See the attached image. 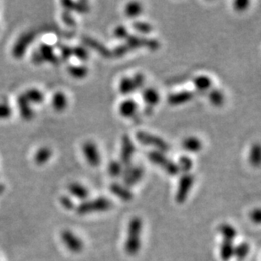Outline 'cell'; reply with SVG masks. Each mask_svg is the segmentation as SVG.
Returning a JSON list of instances; mask_svg holds the SVG:
<instances>
[{"label": "cell", "mask_w": 261, "mask_h": 261, "mask_svg": "<svg viewBox=\"0 0 261 261\" xmlns=\"http://www.w3.org/2000/svg\"><path fill=\"white\" fill-rule=\"evenodd\" d=\"M219 232L223 237L225 241L233 242L237 236V231L233 226L228 223L221 224L219 227Z\"/></svg>", "instance_id": "24"}, {"label": "cell", "mask_w": 261, "mask_h": 261, "mask_svg": "<svg viewBox=\"0 0 261 261\" xmlns=\"http://www.w3.org/2000/svg\"><path fill=\"white\" fill-rule=\"evenodd\" d=\"M62 242L70 253L78 254L84 250L85 244L83 240L70 230H64L60 234Z\"/></svg>", "instance_id": "7"}, {"label": "cell", "mask_w": 261, "mask_h": 261, "mask_svg": "<svg viewBox=\"0 0 261 261\" xmlns=\"http://www.w3.org/2000/svg\"><path fill=\"white\" fill-rule=\"evenodd\" d=\"M126 43L132 51L138 48H147L150 51H157L161 47L159 41L157 39L145 38L136 35H129L126 39Z\"/></svg>", "instance_id": "5"}, {"label": "cell", "mask_w": 261, "mask_h": 261, "mask_svg": "<svg viewBox=\"0 0 261 261\" xmlns=\"http://www.w3.org/2000/svg\"><path fill=\"white\" fill-rule=\"evenodd\" d=\"M72 54L74 56L76 57L80 61H87L90 57L88 50L85 47L83 46H76L75 48H72Z\"/></svg>", "instance_id": "36"}, {"label": "cell", "mask_w": 261, "mask_h": 261, "mask_svg": "<svg viewBox=\"0 0 261 261\" xmlns=\"http://www.w3.org/2000/svg\"><path fill=\"white\" fill-rule=\"evenodd\" d=\"M182 146L187 152L196 153L202 149V142L196 136H189L183 141Z\"/></svg>", "instance_id": "18"}, {"label": "cell", "mask_w": 261, "mask_h": 261, "mask_svg": "<svg viewBox=\"0 0 261 261\" xmlns=\"http://www.w3.org/2000/svg\"><path fill=\"white\" fill-rule=\"evenodd\" d=\"M250 218L253 223L259 224L261 220V213L259 209H255L251 212Z\"/></svg>", "instance_id": "46"}, {"label": "cell", "mask_w": 261, "mask_h": 261, "mask_svg": "<svg viewBox=\"0 0 261 261\" xmlns=\"http://www.w3.org/2000/svg\"><path fill=\"white\" fill-rule=\"evenodd\" d=\"M68 73L75 79L82 80L88 75L89 69L85 65H69Z\"/></svg>", "instance_id": "26"}, {"label": "cell", "mask_w": 261, "mask_h": 261, "mask_svg": "<svg viewBox=\"0 0 261 261\" xmlns=\"http://www.w3.org/2000/svg\"><path fill=\"white\" fill-rule=\"evenodd\" d=\"M220 255L223 261H229L234 257V245L232 242L224 240L220 248Z\"/></svg>", "instance_id": "27"}, {"label": "cell", "mask_w": 261, "mask_h": 261, "mask_svg": "<svg viewBox=\"0 0 261 261\" xmlns=\"http://www.w3.org/2000/svg\"><path fill=\"white\" fill-rule=\"evenodd\" d=\"M12 115V109L7 104H0V119H7Z\"/></svg>", "instance_id": "42"}, {"label": "cell", "mask_w": 261, "mask_h": 261, "mask_svg": "<svg viewBox=\"0 0 261 261\" xmlns=\"http://www.w3.org/2000/svg\"><path fill=\"white\" fill-rule=\"evenodd\" d=\"M35 35L32 32L26 33L22 35V37L17 40L16 44L14 46L12 54L16 59H21L24 56V54L27 52V48L29 47L30 44L32 43V41L34 39Z\"/></svg>", "instance_id": "11"}, {"label": "cell", "mask_w": 261, "mask_h": 261, "mask_svg": "<svg viewBox=\"0 0 261 261\" xmlns=\"http://www.w3.org/2000/svg\"><path fill=\"white\" fill-rule=\"evenodd\" d=\"M142 98L144 100L145 103L148 105V107H153L159 103L160 95L156 89L148 87L145 89L142 92Z\"/></svg>", "instance_id": "17"}, {"label": "cell", "mask_w": 261, "mask_h": 261, "mask_svg": "<svg viewBox=\"0 0 261 261\" xmlns=\"http://www.w3.org/2000/svg\"><path fill=\"white\" fill-rule=\"evenodd\" d=\"M209 100L214 107H220L225 102V96H224L223 92L218 89H213L209 93Z\"/></svg>", "instance_id": "31"}, {"label": "cell", "mask_w": 261, "mask_h": 261, "mask_svg": "<svg viewBox=\"0 0 261 261\" xmlns=\"http://www.w3.org/2000/svg\"><path fill=\"white\" fill-rule=\"evenodd\" d=\"M250 253V245L243 242L234 247V257L238 260H244Z\"/></svg>", "instance_id": "30"}, {"label": "cell", "mask_w": 261, "mask_h": 261, "mask_svg": "<svg viewBox=\"0 0 261 261\" xmlns=\"http://www.w3.org/2000/svg\"><path fill=\"white\" fill-rule=\"evenodd\" d=\"M60 50H61V55L63 59H69L70 57L72 56V48L68 47V46L62 45L60 47Z\"/></svg>", "instance_id": "45"}, {"label": "cell", "mask_w": 261, "mask_h": 261, "mask_svg": "<svg viewBox=\"0 0 261 261\" xmlns=\"http://www.w3.org/2000/svg\"><path fill=\"white\" fill-rule=\"evenodd\" d=\"M136 138L142 145L153 147L159 152H167L170 150L169 145L164 139L147 131H138L136 133Z\"/></svg>", "instance_id": "4"}, {"label": "cell", "mask_w": 261, "mask_h": 261, "mask_svg": "<svg viewBox=\"0 0 261 261\" xmlns=\"http://www.w3.org/2000/svg\"><path fill=\"white\" fill-rule=\"evenodd\" d=\"M118 90H119L120 93L123 96L128 95V94L132 93L134 91H136L132 79L129 77L122 78L120 80L119 85H118Z\"/></svg>", "instance_id": "32"}, {"label": "cell", "mask_w": 261, "mask_h": 261, "mask_svg": "<svg viewBox=\"0 0 261 261\" xmlns=\"http://www.w3.org/2000/svg\"><path fill=\"white\" fill-rule=\"evenodd\" d=\"M250 2L248 0H237L233 3V8L235 9V11L242 12L248 8Z\"/></svg>", "instance_id": "43"}, {"label": "cell", "mask_w": 261, "mask_h": 261, "mask_svg": "<svg viewBox=\"0 0 261 261\" xmlns=\"http://www.w3.org/2000/svg\"><path fill=\"white\" fill-rule=\"evenodd\" d=\"M39 55L42 58L43 62H50V63H57L58 62V58L54 54V48L48 44L43 43L40 46V50H39Z\"/></svg>", "instance_id": "23"}, {"label": "cell", "mask_w": 261, "mask_h": 261, "mask_svg": "<svg viewBox=\"0 0 261 261\" xmlns=\"http://www.w3.org/2000/svg\"><path fill=\"white\" fill-rule=\"evenodd\" d=\"M144 176V169L140 166H128L126 169H123V184L125 186H135L142 181Z\"/></svg>", "instance_id": "8"}, {"label": "cell", "mask_w": 261, "mask_h": 261, "mask_svg": "<svg viewBox=\"0 0 261 261\" xmlns=\"http://www.w3.org/2000/svg\"><path fill=\"white\" fill-rule=\"evenodd\" d=\"M112 202L109 199L99 197L94 200H85L76 207V212L80 216L92 213H101L111 210Z\"/></svg>", "instance_id": "2"}, {"label": "cell", "mask_w": 261, "mask_h": 261, "mask_svg": "<svg viewBox=\"0 0 261 261\" xmlns=\"http://www.w3.org/2000/svg\"><path fill=\"white\" fill-rule=\"evenodd\" d=\"M148 158L153 164L163 168V170L171 176H176L179 174V169L177 163L167 158L163 152L153 150L148 153Z\"/></svg>", "instance_id": "3"}, {"label": "cell", "mask_w": 261, "mask_h": 261, "mask_svg": "<svg viewBox=\"0 0 261 261\" xmlns=\"http://www.w3.org/2000/svg\"><path fill=\"white\" fill-rule=\"evenodd\" d=\"M136 152V147L128 135H123L121 145V163L123 166L128 167L131 165L132 158Z\"/></svg>", "instance_id": "10"}, {"label": "cell", "mask_w": 261, "mask_h": 261, "mask_svg": "<svg viewBox=\"0 0 261 261\" xmlns=\"http://www.w3.org/2000/svg\"><path fill=\"white\" fill-rule=\"evenodd\" d=\"M68 189L70 195L80 200H86L90 195L88 189L80 183H72L69 184Z\"/></svg>", "instance_id": "16"}, {"label": "cell", "mask_w": 261, "mask_h": 261, "mask_svg": "<svg viewBox=\"0 0 261 261\" xmlns=\"http://www.w3.org/2000/svg\"><path fill=\"white\" fill-rule=\"evenodd\" d=\"M53 152L48 147H41L35 153L34 161L37 165L42 166L48 163L49 159L52 158Z\"/></svg>", "instance_id": "22"}, {"label": "cell", "mask_w": 261, "mask_h": 261, "mask_svg": "<svg viewBox=\"0 0 261 261\" xmlns=\"http://www.w3.org/2000/svg\"><path fill=\"white\" fill-rule=\"evenodd\" d=\"M17 105L19 106L20 112L22 117L26 120L32 119L34 112L32 107H30L29 101H27L24 95H22L18 97Z\"/></svg>", "instance_id": "20"}, {"label": "cell", "mask_w": 261, "mask_h": 261, "mask_svg": "<svg viewBox=\"0 0 261 261\" xmlns=\"http://www.w3.org/2000/svg\"><path fill=\"white\" fill-rule=\"evenodd\" d=\"M195 96V93H193L192 91H179L177 93L171 94L170 96H168V101L172 106H179L192 101Z\"/></svg>", "instance_id": "14"}, {"label": "cell", "mask_w": 261, "mask_h": 261, "mask_svg": "<svg viewBox=\"0 0 261 261\" xmlns=\"http://www.w3.org/2000/svg\"><path fill=\"white\" fill-rule=\"evenodd\" d=\"M143 221L139 216H134L128 222L127 239L124 243V251L129 256H135L142 248V235Z\"/></svg>", "instance_id": "1"}, {"label": "cell", "mask_w": 261, "mask_h": 261, "mask_svg": "<svg viewBox=\"0 0 261 261\" xmlns=\"http://www.w3.org/2000/svg\"><path fill=\"white\" fill-rule=\"evenodd\" d=\"M82 152L87 163L91 167H98L101 164V158L97 146L93 142L88 141L82 146Z\"/></svg>", "instance_id": "9"}, {"label": "cell", "mask_w": 261, "mask_h": 261, "mask_svg": "<svg viewBox=\"0 0 261 261\" xmlns=\"http://www.w3.org/2000/svg\"><path fill=\"white\" fill-rule=\"evenodd\" d=\"M52 105L57 112H63L68 106V97L64 92L57 91L52 99Z\"/></svg>", "instance_id": "21"}, {"label": "cell", "mask_w": 261, "mask_h": 261, "mask_svg": "<svg viewBox=\"0 0 261 261\" xmlns=\"http://www.w3.org/2000/svg\"><path fill=\"white\" fill-rule=\"evenodd\" d=\"M62 5L64 6V8L66 11H76L79 13L85 14L90 11V6L89 4L85 1H80V2H74V1H63Z\"/></svg>", "instance_id": "19"}, {"label": "cell", "mask_w": 261, "mask_h": 261, "mask_svg": "<svg viewBox=\"0 0 261 261\" xmlns=\"http://www.w3.org/2000/svg\"><path fill=\"white\" fill-rule=\"evenodd\" d=\"M62 20H63L64 23H65L69 27H75L76 25L75 17L73 16L70 11H66V10L62 14Z\"/></svg>", "instance_id": "40"}, {"label": "cell", "mask_w": 261, "mask_h": 261, "mask_svg": "<svg viewBox=\"0 0 261 261\" xmlns=\"http://www.w3.org/2000/svg\"><path fill=\"white\" fill-rule=\"evenodd\" d=\"M137 108H138V106L136 101L132 99H126L120 103L118 112L122 117L130 118L136 114Z\"/></svg>", "instance_id": "15"}, {"label": "cell", "mask_w": 261, "mask_h": 261, "mask_svg": "<svg viewBox=\"0 0 261 261\" xmlns=\"http://www.w3.org/2000/svg\"><path fill=\"white\" fill-rule=\"evenodd\" d=\"M23 95H24L27 101H29L30 104L39 105V104L43 103V101H44V99H45L43 92L40 90L36 88L27 90Z\"/></svg>", "instance_id": "25"}, {"label": "cell", "mask_w": 261, "mask_h": 261, "mask_svg": "<svg viewBox=\"0 0 261 261\" xmlns=\"http://www.w3.org/2000/svg\"><path fill=\"white\" fill-rule=\"evenodd\" d=\"M177 165L179 167V172L181 171L184 173H189V171L192 169L194 164H193V161L191 158L184 155V156L179 158Z\"/></svg>", "instance_id": "35"}, {"label": "cell", "mask_w": 261, "mask_h": 261, "mask_svg": "<svg viewBox=\"0 0 261 261\" xmlns=\"http://www.w3.org/2000/svg\"><path fill=\"white\" fill-rule=\"evenodd\" d=\"M60 204L66 210H72L75 206L72 199L69 196H63V197L60 198Z\"/></svg>", "instance_id": "44"}, {"label": "cell", "mask_w": 261, "mask_h": 261, "mask_svg": "<svg viewBox=\"0 0 261 261\" xmlns=\"http://www.w3.org/2000/svg\"><path fill=\"white\" fill-rule=\"evenodd\" d=\"M260 147L258 144H253L249 153V162L253 167H258L260 164Z\"/></svg>", "instance_id": "34"}, {"label": "cell", "mask_w": 261, "mask_h": 261, "mask_svg": "<svg viewBox=\"0 0 261 261\" xmlns=\"http://www.w3.org/2000/svg\"><path fill=\"white\" fill-rule=\"evenodd\" d=\"M131 79H132L134 86H135L136 90L142 88V86L145 84V76L142 75V73H137Z\"/></svg>", "instance_id": "41"}, {"label": "cell", "mask_w": 261, "mask_h": 261, "mask_svg": "<svg viewBox=\"0 0 261 261\" xmlns=\"http://www.w3.org/2000/svg\"><path fill=\"white\" fill-rule=\"evenodd\" d=\"M83 43L85 46H87L88 48L93 49L95 52L98 53L101 56L106 59H110L112 58V51L109 48H107L106 46L100 43L99 41L94 39V38H90V37H84L82 38Z\"/></svg>", "instance_id": "12"}, {"label": "cell", "mask_w": 261, "mask_h": 261, "mask_svg": "<svg viewBox=\"0 0 261 261\" xmlns=\"http://www.w3.org/2000/svg\"><path fill=\"white\" fill-rule=\"evenodd\" d=\"M194 85L198 91H205L211 88L212 85V80L207 75H199L195 78Z\"/></svg>", "instance_id": "29"}, {"label": "cell", "mask_w": 261, "mask_h": 261, "mask_svg": "<svg viewBox=\"0 0 261 261\" xmlns=\"http://www.w3.org/2000/svg\"><path fill=\"white\" fill-rule=\"evenodd\" d=\"M123 166L119 161H111L108 165V173L112 178H118L122 176Z\"/></svg>", "instance_id": "33"}, {"label": "cell", "mask_w": 261, "mask_h": 261, "mask_svg": "<svg viewBox=\"0 0 261 261\" xmlns=\"http://www.w3.org/2000/svg\"><path fill=\"white\" fill-rule=\"evenodd\" d=\"M131 49L128 47L127 43H123V44H120L117 45L114 49L112 51V57L115 58H122V57L125 56L126 54H128L129 52H131Z\"/></svg>", "instance_id": "38"}, {"label": "cell", "mask_w": 261, "mask_h": 261, "mask_svg": "<svg viewBox=\"0 0 261 261\" xmlns=\"http://www.w3.org/2000/svg\"><path fill=\"white\" fill-rule=\"evenodd\" d=\"M113 35H114L115 38H117V39H121V40L125 39L126 40L129 36V33H128L127 27H124L123 25H119V26L115 27V29L113 30Z\"/></svg>", "instance_id": "39"}, {"label": "cell", "mask_w": 261, "mask_h": 261, "mask_svg": "<svg viewBox=\"0 0 261 261\" xmlns=\"http://www.w3.org/2000/svg\"><path fill=\"white\" fill-rule=\"evenodd\" d=\"M132 27H133L134 29L136 30V32L143 33V34H148L153 29L152 25L148 22H135L132 24Z\"/></svg>", "instance_id": "37"}, {"label": "cell", "mask_w": 261, "mask_h": 261, "mask_svg": "<svg viewBox=\"0 0 261 261\" xmlns=\"http://www.w3.org/2000/svg\"><path fill=\"white\" fill-rule=\"evenodd\" d=\"M109 189L112 195L117 196L120 200H123V201H130L133 200V193L129 188L125 186L124 184L113 183L110 185Z\"/></svg>", "instance_id": "13"}, {"label": "cell", "mask_w": 261, "mask_h": 261, "mask_svg": "<svg viewBox=\"0 0 261 261\" xmlns=\"http://www.w3.org/2000/svg\"><path fill=\"white\" fill-rule=\"evenodd\" d=\"M142 11H143V6L142 4L140 2H136V1L128 2L124 8L125 16H128L129 18H136L142 13Z\"/></svg>", "instance_id": "28"}, {"label": "cell", "mask_w": 261, "mask_h": 261, "mask_svg": "<svg viewBox=\"0 0 261 261\" xmlns=\"http://www.w3.org/2000/svg\"><path fill=\"white\" fill-rule=\"evenodd\" d=\"M194 183H195V176L191 173H184L180 177L176 192V201L178 204L182 205L186 201Z\"/></svg>", "instance_id": "6"}]
</instances>
